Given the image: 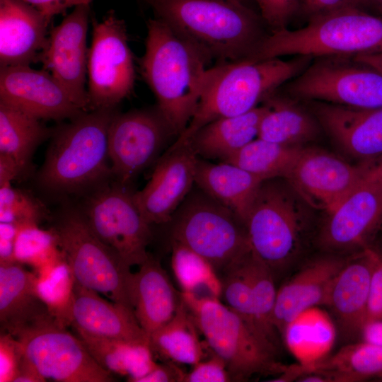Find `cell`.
<instances>
[{
  "label": "cell",
  "instance_id": "cell-51",
  "mask_svg": "<svg viewBox=\"0 0 382 382\" xmlns=\"http://www.w3.org/2000/svg\"><path fill=\"white\" fill-rule=\"evenodd\" d=\"M21 175L17 163L12 158L0 154V186L11 183Z\"/></svg>",
  "mask_w": 382,
  "mask_h": 382
},
{
  "label": "cell",
  "instance_id": "cell-19",
  "mask_svg": "<svg viewBox=\"0 0 382 382\" xmlns=\"http://www.w3.org/2000/svg\"><path fill=\"white\" fill-rule=\"evenodd\" d=\"M198 158L190 143H186L168 149L158 159L149 182L134 193L136 204L149 224L170 221L195 185Z\"/></svg>",
  "mask_w": 382,
  "mask_h": 382
},
{
  "label": "cell",
  "instance_id": "cell-15",
  "mask_svg": "<svg viewBox=\"0 0 382 382\" xmlns=\"http://www.w3.org/2000/svg\"><path fill=\"white\" fill-rule=\"evenodd\" d=\"M365 167L328 152L303 148L285 178L309 206L332 212L362 181Z\"/></svg>",
  "mask_w": 382,
  "mask_h": 382
},
{
  "label": "cell",
  "instance_id": "cell-13",
  "mask_svg": "<svg viewBox=\"0 0 382 382\" xmlns=\"http://www.w3.org/2000/svg\"><path fill=\"white\" fill-rule=\"evenodd\" d=\"M92 25L87 64L91 108H116L132 93L136 77L126 25L113 11L100 21L93 18Z\"/></svg>",
  "mask_w": 382,
  "mask_h": 382
},
{
  "label": "cell",
  "instance_id": "cell-24",
  "mask_svg": "<svg viewBox=\"0 0 382 382\" xmlns=\"http://www.w3.org/2000/svg\"><path fill=\"white\" fill-rule=\"evenodd\" d=\"M71 325L76 330L108 339L149 344V337L129 308L103 298L75 282Z\"/></svg>",
  "mask_w": 382,
  "mask_h": 382
},
{
  "label": "cell",
  "instance_id": "cell-30",
  "mask_svg": "<svg viewBox=\"0 0 382 382\" xmlns=\"http://www.w3.org/2000/svg\"><path fill=\"white\" fill-rule=\"evenodd\" d=\"M330 316L318 306L308 308L293 318L282 337L288 350L303 365L313 364L329 355L336 338Z\"/></svg>",
  "mask_w": 382,
  "mask_h": 382
},
{
  "label": "cell",
  "instance_id": "cell-1",
  "mask_svg": "<svg viewBox=\"0 0 382 382\" xmlns=\"http://www.w3.org/2000/svg\"><path fill=\"white\" fill-rule=\"evenodd\" d=\"M140 72L156 108L177 138L190 122L207 83L211 59L158 18L146 23Z\"/></svg>",
  "mask_w": 382,
  "mask_h": 382
},
{
  "label": "cell",
  "instance_id": "cell-53",
  "mask_svg": "<svg viewBox=\"0 0 382 382\" xmlns=\"http://www.w3.org/2000/svg\"><path fill=\"white\" fill-rule=\"evenodd\" d=\"M364 164L365 170L362 181L382 180V156Z\"/></svg>",
  "mask_w": 382,
  "mask_h": 382
},
{
  "label": "cell",
  "instance_id": "cell-25",
  "mask_svg": "<svg viewBox=\"0 0 382 382\" xmlns=\"http://www.w3.org/2000/svg\"><path fill=\"white\" fill-rule=\"evenodd\" d=\"M139 267L131 274L129 296L138 323L149 337L173 317L181 296L158 260L149 255Z\"/></svg>",
  "mask_w": 382,
  "mask_h": 382
},
{
  "label": "cell",
  "instance_id": "cell-54",
  "mask_svg": "<svg viewBox=\"0 0 382 382\" xmlns=\"http://www.w3.org/2000/svg\"><path fill=\"white\" fill-rule=\"evenodd\" d=\"M357 60L369 65L382 72V52L353 57Z\"/></svg>",
  "mask_w": 382,
  "mask_h": 382
},
{
  "label": "cell",
  "instance_id": "cell-26",
  "mask_svg": "<svg viewBox=\"0 0 382 382\" xmlns=\"http://www.w3.org/2000/svg\"><path fill=\"white\" fill-rule=\"evenodd\" d=\"M35 272L18 262L0 264L1 329L14 335L23 328L51 316L36 294Z\"/></svg>",
  "mask_w": 382,
  "mask_h": 382
},
{
  "label": "cell",
  "instance_id": "cell-36",
  "mask_svg": "<svg viewBox=\"0 0 382 382\" xmlns=\"http://www.w3.org/2000/svg\"><path fill=\"white\" fill-rule=\"evenodd\" d=\"M171 267L181 292L220 299L221 282L213 266L180 243L171 241Z\"/></svg>",
  "mask_w": 382,
  "mask_h": 382
},
{
  "label": "cell",
  "instance_id": "cell-14",
  "mask_svg": "<svg viewBox=\"0 0 382 382\" xmlns=\"http://www.w3.org/2000/svg\"><path fill=\"white\" fill-rule=\"evenodd\" d=\"M175 137L157 110L116 112L108 132V149L112 180L125 185L158 156Z\"/></svg>",
  "mask_w": 382,
  "mask_h": 382
},
{
  "label": "cell",
  "instance_id": "cell-52",
  "mask_svg": "<svg viewBox=\"0 0 382 382\" xmlns=\"http://www.w3.org/2000/svg\"><path fill=\"white\" fill-rule=\"evenodd\" d=\"M46 381L34 366L23 356L18 373L13 382H44Z\"/></svg>",
  "mask_w": 382,
  "mask_h": 382
},
{
  "label": "cell",
  "instance_id": "cell-7",
  "mask_svg": "<svg viewBox=\"0 0 382 382\" xmlns=\"http://www.w3.org/2000/svg\"><path fill=\"white\" fill-rule=\"evenodd\" d=\"M50 228L76 283L132 311L128 289L130 267L96 235L80 207L63 206Z\"/></svg>",
  "mask_w": 382,
  "mask_h": 382
},
{
  "label": "cell",
  "instance_id": "cell-28",
  "mask_svg": "<svg viewBox=\"0 0 382 382\" xmlns=\"http://www.w3.org/2000/svg\"><path fill=\"white\" fill-rule=\"evenodd\" d=\"M266 110L262 103L245 113L215 120L198 129L186 143L199 158L225 161L257 138Z\"/></svg>",
  "mask_w": 382,
  "mask_h": 382
},
{
  "label": "cell",
  "instance_id": "cell-50",
  "mask_svg": "<svg viewBox=\"0 0 382 382\" xmlns=\"http://www.w3.org/2000/svg\"><path fill=\"white\" fill-rule=\"evenodd\" d=\"M359 335L361 341L382 346V320L365 322L360 330Z\"/></svg>",
  "mask_w": 382,
  "mask_h": 382
},
{
  "label": "cell",
  "instance_id": "cell-55",
  "mask_svg": "<svg viewBox=\"0 0 382 382\" xmlns=\"http://www.w3.org/2000/svg\"><path fill=\"white\" fill-rule=\"evenodd\" d=\"M367 11L382 16V0H363Z\"/></svg>",
  "mask_w": 382,
  "mask_h": 382
},
{
  "label": "cell",
  "instance_id": "cell-12",
  "mask_svg": "<svg viewBox=\"0 0 382 382\" xmlns=\"http://www.w3.org/2000/svg\"><path fill=\"white\" fill-rule=\"evenodd\" d=\"M23 356L46 380L59 382H112L80 338L58 325L50 316L28 325L14 335Z\"/></svg>",
  "mask_w": 382,
  "mask_h": 382
},
{
  "label": "cell",
  "instance_id": "cell-46",
  "mask_svg": "<svg viewBox=\"0 0 382 382\" xmlns=\"http://www.w3.org/2000/svg\"><path fill=\"white\" fill-rule=\"evenodd\" d=\"M374 320H382V255L379 253L371 277L364 323Z\"/></svg>",
  "mask_w": 382,
  "mask_h": 382
},
{
  "label": "cell",
  "instance_id": "cell-39",
  "mask_svg": "<svg viewBox=\"0 0 382 382\" xmlns=\"http://www.w3.org/2000/svg\"><path fill=\"white\" fill-rule=\"evenodd\" d=\"M14 255L16 262L32 267L37 274L66 260L52 230L35 224L18 225Z\"/></svg>",
  "mask_w": 382,
  "mask_h": 382
},
{
  "label": "cell",
  "instance_id": "cell-16",
  "mask_svg": "<svg viewBox=\"0 0 382 382\" xmlns=\"http://www.w3.org/2000/svg\"><path fill=\"white\" fill-rule=\"evenodd\" d=\"M89 15L90 5L74 7L50 30L40 58L43 69L51 73L86 112L91 110L86 88Z\"/></svg>",
  "mask_w": 382,
  "mask_h": 382
},
{
  "label": "cell",
  "instance_id": "cell-22",
  "mask_svg": "<svg viewBox=\"0 0 382 382\" xmlns=\"http://www.w3.org/2000/svg\"><path fill=\"white\" fill-rule=\"evenodd\" d=\"M49 24L40 11L23 0H0V67L40 61Z\"/></svg>",
  "mask_w": 382,
  "mask_h": 382
},
{
  "label": "cell",
  "instance_id": "cell-20",
  "mask_svg": "<svg viewBox=\"0 0 382 382\" xmlns=\"http://www.w3.org/2000/svg\"><path fill=\"white\" fill-rule=\"evenodd\" d=\"M318 123L346 153L369 163L382 156V108L315 102Z\"/></svg>",
  "mask_w": 382,
  "mask_h": 382
},
{
  "label": "cell",
  "instance_id": "cell-21",
  "mask_svg": "<svg viewBox=\"0 0 382 382\" xmlns=\"http://www.w3.org/2000/svg\"><path fill=\"white\" fill-rule=\"evenodd\" d=\"M349 258L327 255L306 262L277 290L274 325L282 336L286 325L303 311L325 306L331 286Z\"/></svg>",
  "mask_w": 382,
  "mask_h": 382
},
{
  "label": "cell",
  "instance_id": "cell-5",
  "mask_svg": "<svg viewBox=\"0 0 382 382\" xmlns=\"http://www.w3.org/2000/svg\"><path fill=\"white\" fill-rule=\"evenodd\" d=\"M382 52V16L347 9L308 21L297 30L270 32L249 60L289 55L354 57Z\"/></svg>",
  "mask_w": 382,
  "mask_h": 382
},
{
  "label": "cell",
  "instance_id": "cell-33",
  "mask_svg": "<svg viewBox=\"0 0 382 382\" xmlns=\"http://www.w3.org/2000/svg\"><path fill=\"white\" fill-rule=\"evenodd\" d=\"M76 332L103 368L111 374L127 376L128 381L137 382L158 365L149 343L108 339L81 330Z\"/></svg>",
  "mask_w": 382,
  "mask_h": 382
},
{
  "label": "cell",
  "instance_id": "cell-18",
  "mask_svg": "<svg viewBox=\"0 0 382 382\" xmlns=\"http://www.w3.org/2000/svg\"><path fill=\"white\" fill-rule=\"evenodd\" d=\"M0 101L42 120H71L86 112L48 71L1 66Z\"/></svg>",
  "mask_w": 382,
  "mask_h": 382
},
{
  "label": "cell",
  "instance_id": "cell-43",
  "mask_svg": "<svg viewBox=\"0 0 382 382\" xmlns=\"http://www.w3.org/2000/svg\"><path fill=\"white\" fill-rule=\"evenodd\" d=\"M23 352L18 339L7 332L0 335V382H13Z\"/></svg>",
  "mask_w": 382,
  "mask_h": 382
},
{
  "label": "cell",
  "instance_id": "cell-41",
  "mask_svg": "<svg viewBox=\"0 0 382 382\" xmlns=\"http://www.w3.org/2000/svg\"><path fill=\"white\" fill-rule=\"evenodd\" d=\"M47 216L46 207L35 197L11 183L0 186V222L39 225Z\"/></svg>",
  "mask_w": 382,
  "mask_h": 382
},
{
  "label": "cell",
  "instance_id": "cell-40",
  "mask_svg": "<svg viewBox=\"0 0 382 382\" xmlns=\"http://www.w3.org/2000/svg\"><path fill=\"white\" fill-rule=\"evenodd\" d=\"M251 252L229 267L219 277L221 282V298L224 299L225 305L239 315L259 334L254 322L248 265Z\"/></svg>",
  "mask_w": 382,
  "mask_h": 382
},
{
  "label": "cell",
  "instance_id": "cell-11",
  "mask_svg": "<svg viewBox=\"0 0 382 382\" xmlns=\"http://www.w3.org/2000/svg\"><path fill=\"white\" fill-rule=\"evenodd\" d=\"M134 192L115 180L91 191L81 208L96 235L131 267L149 257L151 224L138 209Z\"/></svg>",
  "mask_w": 382,
  "mask_h": 382
},
{
  "label": "cell",
  "instance_id": "cell-6",
  "mask_svg": "<svg viewBox=\"0 0 382 382\" xmlns=\"http://www.w3.org/2000/svg\"><path fill=\"white\" fill-rule=\"evenodd\" d=\"M180 296L204 342L224 360L232 381L283 373L286 365L277 361L278 350L219 299L184 292Z\"/></svg>",
  "mask_w": 382,
  "mask_h": 382
},
{
  "label": "cell",
  "instance_id": "cell-49",
  "mask_svg": "<svg viewBox=\"0 0 382 382\" xmlns=\"http://www.w3.org/2000/svg\"><path fill=\"white\" fill-rule=\"evenodd\" d=\"M185 373L175 363L158 364L137 382H183Z\"/></svg>",
  "mask_w": 382,
  "mask_h": 382
},
{
  "label": "cell",
  "instance_id": "cell-47",
  "mask_svg": "<svg viewBox=\"0 0 382 382\" xmlns=\"http://www.w3.org/2000/svg\"><path fill=\"white\" fill-rule=\"evenodd\" d=\"M40 11L50 23L52 18L67 9L80 5H90L92 0H23Z\"/></svg>",
  "mask_w": 382,
  "mask_h": 382
},
{
  "label": "cell",
  "instance_id": "cell-23",
  "mask_svg": "<svg viewBox=\"0 0 382 382\" xmlns=\"http://www.w3.org/2000/svg\"><path fill=\"white\" fill-rule=\"evenodd\" d=\"M378 253L366 248L347 262L335 277L325 306L347 337L359 334L364 323L371 277Z\"/></svg>",
  "mask_w": 382,
  "mask_h": 382
},
{
  "label": "cell",
  "instance_id": "cell-38",
  "mask_svg": "<svg viewBox=\"0 0 382 382\" xmlns=\"http://www.w3.org/2000/svg\"><path fill=\"white\" fill-rule=\"evenodd\" d=\"M74 277L66 260L37 274L35 289L55 322L62 327L71 325Z\"/></svg>",
  "mask_w": 382,
  "mask_h": 382
},
{
  "label": "cell",
  "instance_id": "cell-31",
  "mask_svg": "<svg viewBox=\"0 0 382 382\" xmlns=\"http://www.w3.org/2000/svg\"><path fill=\"white\" fill-rule=\"evenodd\" d=\"M267 106L257 138L285 145L301 146L319 132L318 120L288 98L276 91L263 102Z\"/></svg>",
  "mask_w": 382,
  "mask_h": 382
},
{
  "label": "cell",
  "instance_id": "cell-10",
  "mask_svg": "<svg viewBox=\"0 0 382 382\" xmlns=\"http://www.w3.org/2000/svg\"><path fill=\"white\" fill-rule=\"evenodd\" d=\"M281 87L291 96L364 109L382 108V72L353 57L313 59Z\"/></svg>",
  "mask_w": 382,
  "mask_h": 382
},
{
  "label": "cell",
  "instance_id": "cell-56",
  "mask_svg": "<svg viewBox=\"0 0 382 382\" xmlns=\"http://www.w3.org/2000/svg\"><path fill=\"white\" fill-rule=\"evenodd\" d=\"M239 1H243V2H244V3H246V4H247V1H248V0H239Z\"/></svg>",
  "mask_w": 382,
  "mask_h": 382
},
{
  "label": "cell",
  "instance_id": "cell-8",
  "mask_svg": "<svg viewBox=\"0 0 382 382\" xmlns=\"http://www.w3.org/2000/svg\"><path fill=\"white\" fill-rule=\"evenodd\" d=\"M171 241L205 258L220 277L251 251L243 220L197 186L174 213Z\"/></svg>",
  "mask_w": 382,
  "mask_h": 382
},
{
  "label": "cell",
  "instance_id": "cell-45",
  "mask_svg": "<svg viewBox=\"0 0 382 382\" xmlns=\"http://www.w3.org/2000/svg\"><path fill=\"white\" fill-rule=\"evenodd\" d=\"M354 8L367 11L363 0H301L299 11L308 21L332 13Z\"/></svg>",
  "mask_w": 382,
  "mask_h": 382
},
{
  "label": "cell",
  "instance_id": "cell-48",
  "mask_svg": "<svg viewBox=\"0 0 382 382\" xmlns=\"http://www.w3.org/2000/svg\"><path fill=\"white\" fill-rule=\"evenodd\" d=\"M17 231L18 225L0 222V264L16 262L14 251Z\"/></svg>",
  "mask_w": 382,
  "mask_h": 382
},
{
  "label": "cell",
  "instance_id": "cell-3",
  "mask_svg": "<svg viewBox=\"0 0 382 382\" xmlns=\"http://www.w3.org/2000/svg\"><path fill=\"white\" fill-rule=\"evenodd\" d=\"M116 108L86 112L53 129L37 183L64 196L93 190L112 180L108 163V132Z\"/></svg>",
  "mask_w": 382,
  "mask_h": 382
},
{
  "label": "cell",
  "instance_id": "cell-34",
  "mask_svg": "<svg viewBox=\"0 0 382 382\" xmlns=\"http://www.w3.org/2000/svg\"><path fill=\"white\" fill-rule=\"evenodd\" d=\"M52 132L37 117L0 101V154L12 158L21 174L30 168L36 148Z\"/></svg>",
  "mask_w": 382,
  "mask_h": 382
},
{
  "label": "cell",
  "instance_id": "cell-29",
  "mask_svg": "<svg viewBox=\"0 0 382 382\" xmlns=\"http://www.w3.org/2000/svg\"><path fill=\"white\" fill-rule=\"evenodd\" d=\"M294 381L306 373L323 376L326 382H357L382 378V346L364 341L343 347L311 364L290 365Z\"/></svg>",
  "mask_w": 382,
  "mask_h": 382
},
{
  "label": "cell",
  "instance_id": "cell-4",
  "mask_svg": "<svg viewBox=\"0 0 382 382\" xmlns=\"http://www.w3.org/2000/svg\"><path fill=\"white\" fill-rule=\"evenodd\" d=\"M313 59L296 55L288 60L277 57L216 63L209 68L207 83L190 122L168 149L184 144L210 122L239 115L259 106L303 71Z\"/></svg>",
  "mask_w": 382,
  "mask_h": 382
},
{
  "label": "cell",
  "instance_id": "cell-2",
  "mask_svg": "<svg viewBox=\"0 0 382 382\" xmlns=\"http://www.w3.org/2000/svg\"><path fill=\"white\" fill-rule=\"evenodd\" d=\"M216 63L248 59L270 33L239 0H137Z\"/></svg>",
  "mask_w": 382,
  "mask_h": 382
},
{
  "label": "cell",
  "instance_id": "cell-35",
  "mask_svg": "<svg viewBox=\"0 0 382 382\" xmlns=\"http://www.w3.org/2000/svg\"><path fill=\"white\" fill-rule=\"evenodd\" d=\"M303 148L256 138L223 162L235 164L264 180L285 179Z\"/></svg>",
  "mask_w": 382,
  "mask_h": 382
},
{
  "label": "cell",
  "instance_id": "cell-42",
  "mask_svg": "<svg viewBox=\"0 0 382 382\" xmlns=\"http://www.w3.org/2000/svg\"><path fill=\"white\" fill-rule=\"evenodd\" d=\"M270 32L287 28V24L299 12L301 0H253Z\"/></svg>",
  "mask_w": 382,
  "mask_h": 382
},
{
  "label": "cell",
  "instance_id": "cell-17",
  "mask_svg": "<svg viewBox=\"0 0 382 382\" xmlns=\"http://www.w3.org/2000/svg\"><path fill=\"white\" fill-rule=\"evenodd\" d=\"M382 228V180L361 183L330 214L319 241L327 251L365 250Z\"/></svg>",
  "mask_w": 382,
  "mask_h": 382
},
{
  "label": "cell",
  "instance_id": "cell-37",
  "mask_svg": "<svg viewBox=\"0 0 382 382\" xmlns=\"http://www.w3.org/2000/svg\"><path fill=\"white\" fill-rule=\"evenodd\" d=\"M248 265L255 328L268 343L278 350L279 334L273 323L277 292L274 275L253 252L249 257Z\"/></svg>",
  "mask_w": 382,
  "mask_h": 382
},
{
  "label": "cell",
  "instance_id": "cell-27",
  "mask_svg": "<svg viewBox=\"0 0 382 382\" xmlns=\"http://www.w3.org/2000/svg\"><path fill=\"white\" fill-rule=\"evenodd\" d=\"M263 181L235 164L197 159L195 185L232 210L244 224Z\"/></svg>",
  "mask_w": 382,
  "mask_h": 382
},
{
  "label": "cell",
  "instance_id": "cell-32",
  "mask_svg": "<svg viewBox=\"0 0 382 382\" xmlns=\"http://www.w3.org/2000/svg\"><path fill=\"white\" fill-rule=\"evenodd\" d=\"M187 306L181 298L173 317L149 335L154 356L165 362L195 365L204 357L203 342Z\"/></svg>",
  "mask_w": 382,
  "mask_h": 382
},
{
  "label": "cell",
  "instance_id": "cell-9",
  "mask_svg": "<svg viewBox=\"0 0 382 382\" xmlns=\"http://www.w3.org/2000/svg\"><path fill=\"white\" fill-rule=\"evenodd\" d=\"M278 179L262 183L245 221L253 253L274 277L297 257L307 224L302 199Z\"/></svg>",
  "mask_w": 382,
  "mask_h": 382
},
{
  "label": "cell",
  "instance_id": "cell-44",
  "mask_svg": "<svg viewBox=\"0 0 382 382\" xmlns=\"http://www.w3.org/2000/svg\"><path fill=\"white\" fill-rule=\"evenodd\" d=\"M231 376L224 360L212 353L211 358L200 361L185 373L183 382H227Z\"/></svg>",
  "mask_w": 382,
  "mask_h": 382
}]
</instances>
